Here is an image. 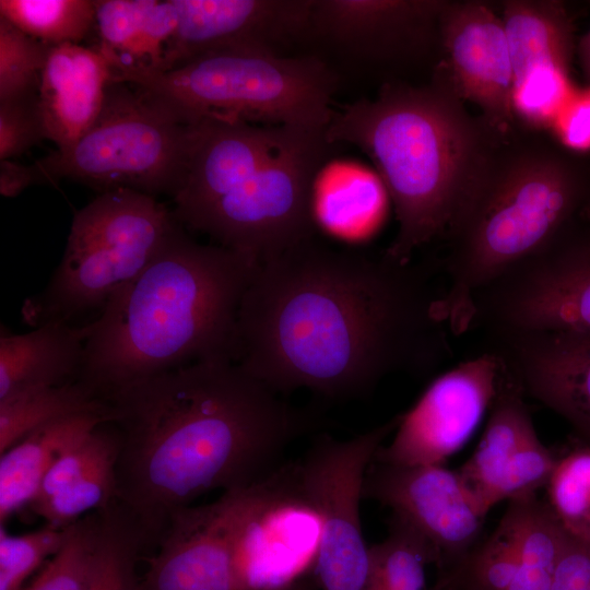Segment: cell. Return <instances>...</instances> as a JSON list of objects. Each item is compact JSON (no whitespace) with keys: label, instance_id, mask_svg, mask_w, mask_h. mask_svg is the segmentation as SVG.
I'll return each instance as SVG.
<instances>
[{"label":"cell","instance_id":"obj_1","mask_svg":"<svg viewBox=\"0 0 590 590\" xmlns=\"http://www.w3.org/2000/svg\"><path fill=\"white\" fill-rule=\"evenodd\" d=\"M434 268L307 239L257 266L234 362L279 394L331 399L362 397L392 373H428L451 356Z\"/></svg>","mask_w":590,"mask_h":590},{"label":"cell","instance_id":"obj_2","mask_svg":"<svg viewBox=\"0 0 590 590\" xmlns=\"http://www.w3.org/2000/svg\"><path fill=\"white\" fill-rule=\"evenodd\" d=\"M104 399L119 440L116 504L148 544L202 494L264 477L310 425L231 359L194 363Z\"/></svg>","mask_w":590,"mask_h":590},{"label":"cell","instance_id":"obj_3","mask_svg":"<svg viewBox=\"0 0 590 590\" xmlns=\"http://www.w3.org/2000/svg\"><path fill=\"white\" fill-rule=\"evenodd\" d=\"M257 266L232 249L196 241L179 224L87 322L79 380L105 398L194 363L234 362L238 309Z\"/></svg>","mask_w":590,"mask_h":590},{"label":"cell","instance_id":"obj_4","mask_svg":"<svg viewBox=\"0 0 590 590\" xmlns=\"http://www.w3.org/2000/svg\"><path fill=\"white\" fill-rule=\"evenodd\" d=\"M326 138L375 164L398 221L385 251L400 262L447 237L488 175L469 118L437 87L387 85L374 99L335 110Z\"/></svg>","mask_w":590,"mask_h":590},{"label":"cell","instance_id":"obj_5","mask_svg":"<svg viewBox=\"0 0 590 590\" xmlns=\"http://www.w3.org/2000/svg\"><path fill=\"white\" fill-rule=\"evenodd\" d=\"M580 200L573 175L552 158L527 156L487 175L447 236L438 309L451 334L471 330L476 294L548 246Z\"/></svg>","mask_w":590,"mask_h":590},{"label":"cell","instance_id":"obj_6","mask_svg":"<svg viewBox=\"0 0 590 590\" xmlns=\"http://www.w3.org/2000/svg\"><path fill=\"white\" fill-rule=\"evenodd\" d=\"M114 80L150 91L188 123L220 118L326 129L335 111L338 82L326 62L258 47L220 49L168 71L127 73Z\"/></svg>","mask_w":590,"mask_h":590},{"label":"cell","instance_id":"obj_7","mask_svg":"<svg viewBox=\"0 0 590 590\" xmlns=\"http://www.w3.org/2000/svg\"><path fill=\"white\" fill-rule=\"evenodd\" d=\"M179 224L155 197L129 189L101 192L75 212L62 258L46 287L25 303L24 320L34 328L99 314Z\"/></svg>","mask_w":590,"mask_h":590},{"label":"cell","instance_id":"obj_8","mask_svg":"<svg viewBox=\"0 0 590 590\" xmlns=\"http://www.w3.org/2000/svg\"><path fill=\"white\" fill-rule=\"evenodd\" d=\"M189 123L150 91L111 79L102 111L70 148L35 162L43 184L71 179L101 192L129 189L175 196L185 168Z\"/></svg>","mask_w":590,"mask_h":590},{"label":"cell","instance_id":"obj_9","mask_svg":"<svg viewBox=\"0 0 590 590\" xmlns=\"http://www.w3.org/2000/svg\"><path fill=\"white\" fill-rule=\"evenodd\" d=\"M333 145L326 129L294 128L253 174L187 227L260 264L314 237V187Z\"/></svg>","mask_w":590,"mask_h":590},{"label":"cell","instance_id":"obj_10","mask_svg":"<svg viewBox=\"0 0 590 590\" xmlns=\"http://www.w3.org/2000/svg\"><path fill=\"white\" fill-rule=\"evenodd\" d=\"M227 493L235 590L280 588L316 566L322 522L299 462Z\"/></svg>","mask_w":590,"mask_h":590},{"label":"cell","instance_id":"obj_11","mask_svg":"<svg viewBox=\"0 0 590 590\" xmlns=\"http://www.w3.org/2000/svg\"><path fill=\"white\" fill-rule=\"evenodd\" d=\"M472 328L590 334V234L567 228L548 246L481 290ZM471 328V329H472Z\"/></svg>","mask_w":590,"mask_h":590},{"label":"cell","instance_id":"obj_12","mask_svg":"<svg viewBox=\"0 0 590 590\" xmlns=\"http://www.w3.org/2000/svg\"><path fill=\"white\" fill-rule=\"evenodd\" d=\"M399 421L397 415L346 440L320 436L299 462L304 484L322 522L315 566L321 590L367 588L369 547L359 519L363 485L376 451Z\"/></svg>","mask_w":590,"mask_h":590},{"label":"cell","instance_id":"obj_13","mask_svg":"<svg viewBox=\"0 0 590 590\" xmlns=\"http://www.w3.org/2000/svg\"><path fill=\"white\" fill-rule=\"evenodd\" d=\"M503 358L488 350L438 376L408 412L375 461L394 465H441L458 451L491 409L505 377Z\"/></svg>","mask_w":590,"mask_h":590},{"label":"cell","instance_id":"obj_14","mask_svg":"<svg viewBox=\"0 0 590 590\" xmlns=\"http://www.w3.org/2000/svg\"><path fill=\"white\" fill-rule=\"evenodd\" d=\"M363 498L390 507L429 541L439 576L462 564L480 545L484 518L458 473L442 465L404 467L373 460Z\"/></svg>","mask_w":590,"mask_h":590},{"label":"cell","instance_id":"obj_15","mask_svg":"<svg viewBox=\"0 0 590 590\" xmlns=\"http://www.w3.org/2000/svg\"><path fill=\"white\" fill-rule=\"evenodd\" d=\"M312 0H174L164 71L232 47L280 48L307 36Z\"/></svg>","mask_w":590,"mask_h":590},{"label":"cell","instance_id":"obj_16","mask_svg":"<svg viewBox=\"0 0 590 590\" xmlns=\"http://www.w3.org/2000/svg\"><path fill=\"white\" fill-rule=\"evenodd\" d=\"M293 129L220 118L190 122L182 178L172 198L176 220L188 226L261 167Z\"/></svg>","mask_w":590,"mask_h":590},{"label":"cell","instance_id":"obj_17","mask_svg":"<svg viewBox=\"0 0 590 590\" xmlns=\"http://www.w3.org/2000/svg\"><path fill=\"white\" fill-rule=\"evenodd\" d=\"M526 396L565 418L590 448V334L510 332L489 335Z\"/></svg>","mask_w":590,"mask_h":590},{"label":"cell","instance_id":"obj_18","mask_svg":"<svg viewBox=\"0 0 590 590\" xmlns=\"http://www.w3.org/2000/svg\"><path fill=\"white\" fill-rule=\"evenodd\" d=\"M227 492L170 517L137 590H235Z\"/></svg>","mask_w":590,"mask_h":590},{"label":"cell","instance_id":"obj_19","mask_svg":"<svg viewBox=\"0 0 590 590\" xmlns=\"http://www.w3.org/2000/svg\"><path fill=\"white\" fill-rule=\"evenodd\" d=\"M445 7L426 0H312L307 35L352 59H382L421 39Z\"/></svg>","mask_w":590,"mask_h":590},{"label":"cell","instance_id":"obj_20","mask_svg":"<svg viewBox=\"0 0 590 590\" xmlns=\"http://www.w3.org/2000/svg\"><path fill=\"white\" fill-rule=\"evenodd\" d=\"M449 62L462 94L506 121L512 113L514 69L502 19L488 7L446 4L440 17Z\"/></svg>","mask_w":590,"mask_h":590},{"label":"cell","instance_id":"obj_21","mask_svg":"<svg viewBox=\"0 0 590 590\" xmlns=\"http://www.w3.org/2000/svg\"><path fill=\"white\" fill-rule=\"evenodd\" d=\"M113 70L95 46H51L38 90L45 138L72 146L99 116Z\"/></svg>","mask_w":590,"mask_h":590},{"label":"cell","instance_id":"obj_22","mask_svg":"<svg viewBox=\"0 0 590 590\" xmlns=\"http://www.w3.org/2000/svg\"><path fill=\"white\" fill-rule=\"evenodd\" d=\"M87 322L55 320L0 338V400L80 379Z\"/></svg>","mask_w":590,"mask_h":590},{"label":"cell","instance_id":"obj_23","mask_svg":"<svg viewBox=\"0 0 590 590\" xmlns=\"http://www.w3.org/2000/svg\"><path fill=\"white\" fill-rule=\"evenodd\" d=\"M176 25L174 0H95L94 46L113 76L162 72Z\"/></svg>","mask_w":590,"mask_h":590},{"label":"cell","instance_id":"obj_24","mask_svg":"<svg viewBox=\"0 0 590 590\" xmlns=\"http://www.w3.org/2000/svg\"><path fill=\"white\" fill-rule=\"evenodd\" d=\"M524 396L507 368L482 438L457 472L483 518L498 503V488L506 472L535 433Z\"/></svg>","mask_w":590,"mask_h":590},{"label":"cell","instance_id":"obj_25","mask_svg":"<svg viewBox=\"0 0 590 590\" xmlns=\"http://www.w3.org/2000/svg\"><path fill=\"white\" fill-rule=\"evenodd\" d=\"M108 413L87 412L36 428L0 453V524L30 507L55 463L105 422Z\"/></svg>","mask_w":590,"mask_h":590},{"label":"cell","instance_id":"obj_26","mask_svg":"<svg viewBox=\"0 0 590 590\" xmlns=\"http://www.w3.org/2000/svg\"><path fill=\"white\" fill-rule=\"evenodd\" d=\"M502 21L515 84L536 67L552 66L567 71L571 56V28L558 3L509 1L504 5Z\"/></svg>","mask_w":590,"mask_h":590},{"label":"cell","instance_id":"obj_27","mask_svg":"<svg viewBox=\"0 0 590 590\" xmlns=\"http://www.w3.org/2000/svg\"><path fill=\"white\" fill-rule=\"evenodd\" d=\"M526 499L511 500L491 536L462 564L438 576L434 590H508L519 566Z\"/></svg>","mask_w":590,"mask_h":590},{"label":"cell","instance_id":"obj_28","mask_svg":"<svg viewBox=\"0 0 590 590\" xmlns=\"http://www.w3.org/2000/svg\"><path fill=\"white\" fill-rule=\"evenodd\" d=\"M87 412L109 414V406L104 398L80 380L2 399L0 453L40 426Z\"/></svg>","mask_w":590,"mask_h":590},{"label":"cell","instance_id":"obj_29","mask_svg":"<svg viewBox=\"0 0 590 590\" xmlns=\"http://www.w3.org/2000/svg\"><path fill=\"white\" fill-rule=\"evenodd\" d=\"M437 563L429 541L411 523L392 514L389 534L369 547L367 587L382 590H425V566Z\"/></svg>","mask_w":590,"mask_h":590},{"label":"cell","instance_id":"obj_30","mask_svg":"<svg viewBox=\"0 0 590 590\" xmlns=\"http://www.w3.org/2000/svg\"><path fill=\"white\" fill-rule=\"evenodd\" d=\"M0 17L48 46L82 45L95 30V1L0 0Z\"/></svg>","mask_w":590,"mask_h":590},{"label":"cell","instance_id":"obj_31","mask_svg":"<svg viewBox=\"0 0 590 590\" xmlns=\"http://www.w3.org/2000/svg\"><path fill=\"white\" fill-rule=\"evenodd\" d=\"M145 544L139 528L117 504L101 510L87 590H137V563Z\"/></svg>","mask_w":590,"mask_h":590},{"label":"cell","instance_id":"obj_32","mask_svg":"<svg viewBox=\"0 0 590 590\" xmlns=\"http://www.w3.org/2000/svg\"><path fill=\"white\" fill-rule=\"evenodd\" d=\"M568 532L548 505L535 496L524 500L518 570L508 590H552Z\"/></svg>","mask_w":590,"mask_h":590},{"label":"cell","instance_id":"obj_33","mask_svg":"<svg viewBox=\"0 0 590 590\" xmlns=\"http://www.w3.org/2000/svg\"><path fill=\"white\" fill-rule=\"evenodd\" d=\"M99 521L96 511L69 526L63 545L22 590H87Z\"/></svg>","mask_w":590,"mask_h":590},{"label":"cell","instance_id":"obj_34","mask_svg":"<svg viewBox=\"0 0 590 590\" xmlns=\"http://www.w3.org/2000/svg\"><path fill=\"white\" fill-rule=\"evenodd\" d=\"M546 486L548 507L565 530L590 541V448L557 460Z\"/></svg>","mask_w":590,"mask_h":590},{"label":"cell","instance_id":"obj_35","mask_svg":"<svg viewBox=\"0 0 590 590\" xmlns=\"http://www.w3.org/2000/svg\"><path fill=\"white\" fill-rule=\"evenodd\" d=\"M50 47L0 17V103L38 95Z\"/></svg>","mask_w":590,"mask_h":590},{"label":"cell","instance_id":"obj_36","mask_svg":"<svg viewBox=\"0 0 590 590\" xmlns=\"http://www.w3.org/2000/svg\"><path fill=\"white\" fill-rule=\"evenodd\" d=\"M67 528L49 524L23 534H10L0 524V590H22L25 581L63 545Z\"/></svg>","mask_w":590,"mask_h":590},{"label":"cell","instance_id":"obj_37","mask_svg":"<svg viewBox=\"0 0 590 590\" xmlns=\"http://www.w3.org/2000/svg\"><path fill=\"white\" fill-rule=\"evenodd\" d=\"M574 92L566 70L536 67L515 84L512 110L533 127H552Z\"/></svg>","mask_w":590,"mask_h":590},{"label":"cell","instance_id":"obj_38","mask_svg":"<svg viewBox=\"0 0 590 590\" xmlns=\"http://www.w3.org/2000/svg\"><path fill=\"white\" fill-rule=\"evenodd\" d=\"M44 139L38 95L0 103V161L21 156Z\"/></svg>","mask_w":590,"mask_h":590},{"label":"cell","instance_id":"obj_39","mask_svg":"<svg viewBox=\"0 0 590 590\" xmlns=\"http://www.w3.org/2000/svg\"><path fill=\"white\" fill-rule=\"evenodd\" d=\"M552 127L567 148L578 151L590 149V87L575 90Z\"/></svg>","mask_w":590,"mask_h":590},{"label":"cell","instance_id":"obj_40","mask_svg":"<svg viewBox=\"0 0 590 590\" xmlns=\"http://www.w3.org/2000/svg\"><path fill=\"white\" fill-rule=\"evenodd\" d=\"M552 590H590V541L568 533Z\"/></svg>","mask_w":590,"mask_h":590},{"label":"cell","instance_id":"obj_41","mask_svg":"<svg viewBox=\"0 0 590 590\" xmlns=\"http://www.w3.org/2000/svg\"><path fill=\"white\" fill-rule=\"evenodd\" d=\"M36 184H43V179L35 163L24 165L12 160L0 162V193L3 197L14 198Z\"/></svg>","mask_w":590,"mask_h":590},{"label":"cell","instance_id":"obj_42","mask_svg":"<svg viewBox=\"0 0 590 590\" xmlns=\"http://www.w3.org/2000/svg\"><path fill=\"white\" fill-rule=\"evenodd\" d=\"M580 52H581L583 67L588 75L590 76V31L581 40Z\"/></svg>","mask_w":590,"mask_h":590},{"label":"cell","instance_id":"obj_43","mask_svg":"<svg viewBox=\"0 0 590 590\" xmlns=\"http://www.w3.org/2000/svg\"><path fill=\"white\" fill-rule=\"evenodd\" d=\"M269 590H311V587L303 579H299L293 583Z\"/></svg>","mask_w":590,"mask_h":590},{"label":"cell","instance_id":"obj_44","mask_svg":"<svg viewBox=\"0 0 590 590\" xmlns=\"http://www.w3.org/2000/svg\"><path fill=\"white\" fill-rule=\"evenodd\" d=\"M366 590H382V589L375 588V587H367Z\"/></svg>","mask_w":590,"mask_h":590}]
</instances>
